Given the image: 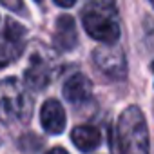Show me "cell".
<instances>
[{
    "label": "cell",
    "mask_w": 154,
    "mask_h": 154,
    "mask_svg": "<svg viewBox=\"0 0 154 154\" xmlns=\"http://www.w3.org/2000/svg\"><path fill=\"white\" fill-rule=\"evenodd\" d=\"M35 2H42V0H35Z\"/></svg>",
    "instance_id": "2e32d148"
},
{
    "label": "cell",
    "mask_w": 154,
    "mask_h": 154,
    "mask_svg": "<svg viewBox=\"0 0 154 154\" xmlns=\"http://www.w3.org/2000/svg\"><path fill=\"white\" fill-rule=\"evenodd\" d=\"M54 2H56L60 8H71V6H74L76 0H54Z\"/></svg>",
    "instance_id": "7c38bea8"
},
{
    "label": "cell",
    "mask_w": 154,
    "mask_h": 154,
    "mask_svg": "<svg viewBox=\"0 0 154 154\" xmlns=\"http://www.w3.org/2000/svg\"><path fill=\"white\" fill-rule=\"evenodd\" d=\"M149 2H150V4H152V8H154V0H149Z\"/></svg>",
    "instance_id": "9a60e30c"
},
{
    "label": "cell",
    "mask_w": 154,
    "mask_h": 154,
    "mask_svg": "<svg viewBox=\"0 0 154 154\" xmlns=\"http://www.w3.org/2000/svg\"><path fill=\"white\" fill-rule=\"evenodd\" d=\"M24 40H26V27L20 26L18 22L8 18L4 31L0 33V51L4 53V60H15L22 49H24Z\"/></svg>",
    "instance_id": "5b68a950"
},
{
    "label": "cell",
    "mask_w": 154,
    "mask_h": 154,
    "mask_svg": "<svg viewBox=\"0 0 154 154\" xmlns=\"http://www.w3.org/2000/svg\"><path fill=\"white\" fill-rule=\"evenodd\" d=\"M40 123L47 134H62L65 129V111L58 100H47L40 109Z\"/></svg>",
    "instance_id": "52a82bcc"
},
{
    "label": "cell",
    "mask_w": 154,
    "mask_h": 154,
    "mask_svg": "<svg viewBox=\"0 0 154 154\" xmlns=\"http://www.w3.org/2000/svg\"><path fill=\"white\" fill-rule=\"evenodd\" d=\"M93 58L96 67L111 78H123L125 76L127 62L120 47H114L112 44H105L93 53Z\"/></svg>",
    "instance_id": "277c9868"
},
{
    "label": "cell",
    "mask_w": 154,
    "mask_h": 154,
    "mask_svg": "<svg viewBox=\"0 0 154 154\" xmlns=\"http://www.w3.org/2000/svg\"><path fill=\"white\" fill-rule=\"evenodd\" d=\"M31 116V100L18 80L0 82V120L4 123L27 122Z\"/></svg>",
    "instance_id": "3957f363"
},
{
    "label": "cell",
    "mask_w": 154,
    "mask_h": 154,
    "mask_svg": "<svg viewBox=\"0 0 154 154\" xmlns=\"http://www.w3.org/2000/svg\"><path fill=\"white\" fill-rule=\"evenodd\" d=\"M71 140H72V143L76 145L78 150L91 152V150H94L100 145L102 136H100V131L96 127H93V125H80V127L72 129Z\"/></svg>",
    "instance_id": "30bf717a"
},
{
    "label": "cell",
    "mask_w": 154,
    "mask_h": 154,
    "mask_svg": "<svg viewBox=\"0 0 154 154\" xmlns=\"http://www.w3.org/2000/svg\"><path fill=\"white\" fill-rule=\"evenodd\" d=\"M0 4H2L4 8H8L9 11H15V13H20L24 9L22 0H0Z\"/></svg>",
    "instance_id": "8fae6325"
},
{
    "label": "cell",
    "mask_w": 154,
    "mask_h": 154,
    "mask_svg": "<svg viewBox=\"0 0 154 154\" xmlns=\"http://www.w3.org/2000/svg\"><path fill=\"white\" fill-rule=\"evenodd\" d=\"M4 65H6V60H4L2 56H0V67H4Z\"/></svg>",
    "instance_id": "5bb4252c"
},
{
    "label": "cell",
    "mask_w": 154,
    "mask_h": 154,
    "mask_svg": "<svg viewBox=\"0 0 154 154\" xmlns=\"http://www.w3.org/2000/svg\"><path fill=\"white\" fill-rule=\"evenodd\" d=\"M152 71H154V63H152Z\"/></svg>",
    "instance_id": "e0dca14e"
},
{
    "label": "cell",
    "mask_w": 154,
    "mask_h": 154,
    "mask_svg": "<svg viewBox=\"0 0 154 154\" xmlns=\"http://www.w3.org/2000/svg\"><path fill=\"white\" fill-rule=\"evenodd\" d=\"M51 80V69L45 58L40 54L31 56V63L26 71V84L33 89H44Z\"/></svg>",
    "instance_id": "9c48e42d"
},
{
    "label": "cell",
    "mask_w": 154,
    "mask_h": 154,
    "mask_svg": "<svg viewBox=\"0 0 154 154\" xmlns=\"http://www.w3.org/2000/svg\"><path fill=\"white\" fill-rule=\"evenodd\" d=\"M111 145L114 154H150L147 122L136 105L127 107L120 114Z\"/></svg>",
    "instance_id": "6da1fadb"
},
{
    "label": "cell",
    "mask_w": 154,
    "mask_h": 154,
    "mask_svg": "<svg viewBox=\"0 0 154 154\" xmlns=\"http://www.w3.org/2000/svg\"><path fill=\"white\" fill-rule=\"evenodd\" d=\"M53 44L58 51H72L78 44V33H76V24L71 15H60L54 24L53 33Z\"/></svg>",
    "instance_id": "8992f818"
},
{
    "label": "cell",
    "mask_w": 154,
    "mask_h": 154,
    "mask_svg": "<svg viewBox=\"0 0 154 154\" xmlns=\"http://www.w3.org/2000/svg\"><path fill=\"white\" fill-rule=\"evenodd\" d=\"M93 94V84L85 74L76 72L65 82L63 85V96L71 103H84Z\"/></svg>",
    "instance_id": "ba28073f"
},
{
    "label": "cell",
    "mask_w": 154,
    "mask_h": 154,
    "mask_svg": "<svg viewBox=\"0 0 154 154\" xmlns=\"http://www.w3.org/2000/svg\"><path fill=\"white\" fill-rule=\"evenodd\" d=\"M84 27L89 36L102 44H114L120 38L118 11L112 0H93L82 15Z\"/></svg>",
    "instance_id": "7a4b0ae2"
},
{
    "label": "cell",
    "mask_w": 154,
    "mask_h": 154,
    "mask_svg": "<svg viewBox=\"0 0 154 154\" xmlns=\"http://www.w3.org/2000/svg\"><path fill=\"white\" fill-rule=\"evenodd\" d=\"M45 154H69L65 149H62V147H53L51 150H47Z\"/></svg>",
    "instance_id": "4fadbf2b"
}]
</instances>
